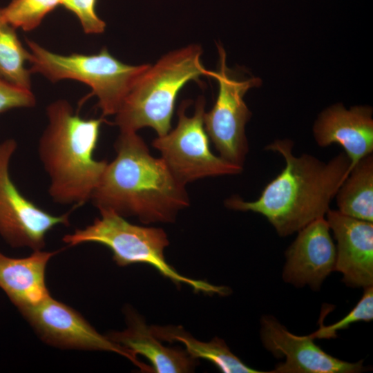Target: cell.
I'll return each mask as SVG.
<instances>
[{
  "label": "cell",
  "instance_id": "1",
  "mask_svg": "<svg viewBox=\"0 0 373 373\" xmlns=\"http://www.w3.org/2000/svg\"><path fill=\"white\" fill-rule=\"evenodd\" d=\"M293 148L289 139L276 140L265 147L281 155L285 164L256 200L245 201L236 195L225 201L229 209L262 215L281 237L325 217L350 165L345 153L325 162L307 153L296 156Z\"/></svg>",
  "mask_w": 373,
  "mask_h": 373
},
{
  "label": "cell",
  "instance_id": "2",
  "mask_svg": "<svg viewBox=\"0 0 373 373\" xmlns=\"http://www.w3.org/2000/svg\"><path fill=\"white\" fill-rule=\"evenodd\" d=\"M115 149L116 156L107 163L91 196L93 204L145 224L173 222L189 205L185 185L161 157L151 154L137 132L120 131Z\"/></svg>",
  "mask_w": 373,
  "mask_h": 373
},
{
  "label": "cell",
  "instance_id": "3",
  "mask_svg": "<svg viewBox=\"0 0 373 373\" xmlns=\"http://www.w3.org/2000/svg\"><path fill=\"white\" fill-rule=\"evenodd\" d=\"M46 115L38 155L50 179L48 193L57 204L79 207L90 200L108 163L94 157L103 119L80 117L64 99L50 104Z\"/></svg>",
  "mask_w": 373,
  "mask_h": 373
},
{
  "label": "cell",
  "instance_id": "4",
  "mask_svg": "<svg viewBox=\"0 0 373 373\" xmlns=\"http://www.w3.org/2000/svg\"><path fill=\"white\" fill-rule=\"evenodd\" d=\"M202 49L191 44L171 51L145 70L132 87L115 114L120 131L137 132L144 127L157 136L171 129L175 103L180 90L189 82L209 77L202 64Z\"/></svg>",
  "mask_w": 373,
  "mask_h": 373
},
{
  "label": "cell",
  "instance_id": "5",
  "mask_svg": "<svg viewBox=\"0 0 373 373\" xmlns=\"http://www.w3.org/2000/svg\"><path fill=\"white\" fill-rule=\"evenodd\" d=\"M99 212L100 217L91 224L65 235L63 241L70 247L87 242L102 245L112 251L113 258L119 266L148 264L176 285H188L197 292L221 296L229 293L226 287L187 278L169 265L164 255L169 242L162 229L131 224L112 211Z\"/></svg>",
  "mask_w": 373,
  "mask_h": 373
},
{
  "label": "cell",
  "instance_id": "6",
  "mask_svg": "<svg viewBox=\"0 0 373 373\" xmlns=\"http://www.w3.org/2000/svg\"><path fill=\"white\" fill-rule=\"evenodd\" d=\"M30 50L28 61L31 73H41L52 82L71 79L82 82L98 99L103 116L115 115L126 95L150 64L129 65L113 57L103 48L93 55L52 52L26 39Z\"/></svg>",
  "mask_w": 373,
  "mask_h": 373
},
{
  "label": "cell",
  "instance_id": "7",
  "mask_svg": "<svg viewBox=\"0 0 373 373\" xmlns=\"http://www.w3.org/2000/svg\"><path fill=\"white\" fill-rule=\"evenodd\" d=\"M188 101L178 109L177 126L166 135L157 136L152 146L161 153V158L182 184L207 177L237 175L243 167L231 164L212 153L205 131L204 115L205 99L200 96L192 115L186 114Z\"/></svg>",
  "mask_w": 373,
  "mask_h": 373
},
{
  "label": "cell",
  "instance_id": "8",
  "mask_svg": "<svg viewBox=\"0 0 373 373\" xmlns=\"http://www.w3.org/2000/svg\"><path fill=\"white\" fill-rule=\"evenodd\" d=\"M218 68L209 77L218 83V93L213 108L204 115L205 131L224 160L242 166L249 151L245 125L251 112L244 102L245 93L259 85L255 77L240 79L227 67L226 53L218 45Z\"/></svg>",
  "mask_w": 373,
  "mask_h": 373
},
{
  "label": "cell",
  "instance_id": "9",
  "mask_svg": "<svg viewBox=\"0 0 373 373\" xmlns=\"http://www.w3.org/2000/svg\"><path fill=\"white\" fill-rule=\"evenodd\" d=\"M17 148L14 139L0 142V236L12 247L40 250L49 231L59 224H70V213L52 215L21 193L10 173Z\"/></svg>",
  "mask_w": 373,
  "mask_h": 373
},
{
  "label": "cell",
  "instance_id": "10",
  "mask_svg": "<svg viewBox=\"0 0 373 373\" xmlns=\"http://www.w3.org/2000/svg\"><path fill=\"white\" fill-rule=\"evenodd\" d=\"M19 312L48 344L62 348L115 352L143 372H152V368L140 362L132 352L99 334L76 310L50 296Z\"/></svg>",
  "mask_w": 373,
  "mask_h": 373
},
{
  "label": "cell",
  "instance_id": "11",
  "mask_svg": "<svg viewBox=\"0 0 373 373\" xmlns=\"http://www.w3.org/2000/svg\"><path fill=\"white\" fill-rule=\"evenodd\" d=\"M260 339L266 350L285 361L271 373H356L364 370L363 361L350 363L323 351L309 335L297 336L271 316L261 319Z\"/></svg>",
  "mask_w": 373,
  "mask_h": 373
},
{
  "label": "cell",
  "instance_id": "12",
  "mask_svg": "<svg viewBox=\"0 0 373 373\" xmlns=\"http://www.w3.org/2000/svg\"><path fill=\"white\" fill-rule=\"evenodd\" d=\"M298 234L285 251V282L296 287L320 289L324 280L335 270L336 246L325 218L312 221Z\"/></svg>",
  "mask_w": 373,
  "mask_h": 373
},
{
  "label": "cell",
  "instance_id": "13",
  "mask_svg": "<svg viewBox=\"0 0 373 373\" xmlns=\"http://www.w3.org/2000/svg\"><path fill=\"white\" fill-rule=\"evenodd\" d=\"M326 220L336 241L335 270L351 287L373 285V222L327 212Z\"/></svg>",
  "mask_w": 373,
  "mask_h": 373
},
{
  "label": "cell",
  "instance_id": "14",
  "mask_svg": "<svg viewBox=\"0 0 373 373\" xmlns=\"http://www.w3.org/2000/svg\"><path fill=\"white\" fill-rule=\"evenodd\" d=\"M319 146L341 145L350 159L349 173L363 157L373 152L372 109L357 106L347 109L341 104L324 110L313 128Z\"/></svg>",
  "mask_w": 373,
  "mask_h": 373
},
{
  "label": "cell",
  "instance_id": "15",
  "mask_svg": "<svg viewBox=\"0 0 373 373\" xmlns=\"http://www.w3.org/2000/svg\"><path fill=\"white\" fill-rule=\"evenodd\" d=\"M57 253L40 249L28 257L12 258L0 251V289L19 311L50 296L45 273L48 261Z\"/></svg>",
  "mask_w": 373,
  "mask_h": 373
},
{
  "label": "cell",
  "instance_id": "16",
  "mask_svg": "<svg viewBox=\"0 0 373 373\" xmlns=\"http://www.w3.org/2000/svg\"><path fill=\"white\" fill-rule=\"evenodd\" d=\"M127 328L111 332L107 336L132 352L146 357L152 365L153 372L173 373L191 372L197 364L186 351L164 346L153 334L150 327L131 309H126Z\"/></svg>",
  "mask_w": 373,
  "mask_h": 373
},
{
  "label": "cell",
  "instance_id": "17",
  "mask_svg": "<svg viewBox=\"0 0 373 373\" xmlns=\"http://www.w3.org/2000/svg\"><path fill=\"white\" fill-rule=\"evenodd\" d=\"M153 334L160 340L182 343L186 351L194 358H203L213 363L224 373H262L244 363L235 356L224 341L214 338L210 342H201L180 326H151Z\"/></svg>",
  "mask_w": 373,
  "mask_h": 373
},
{
  "label": "cell",
  "instance_id": "18",
  "mask_svg": "<svg viewBox=\"0 0 373 373\" xmlns=\"http://www.w3.org/2000/svg\"><path fill=\"white\" fill-rule=\"evenodd\" d=\"M334 198L341 213L373 222L372 153L354 166Z\"/></svg>",
  "mask_w": 373,
  "mask_h": 373
},
{
  "label": "cell",
  "instance_id": "19",
  "mask_svg": "<svg viewBox=\"0 0 373 373\" xmlns=\"http://www.w3.org/2000/svg\"><path fill=\"white\" fill-rule=\"evenodd\" d=\"M30 52L19 41L15 28L0 15V80L30 90V71L25 67Z\"/></svg>",
  "mask_w": 373,
  "mask_h": 373
},
{
  "label": "cell",
  "instance_id": "20",
  "mask_svg": "<svg viewBox=\"0 0 373 373\" xmlns=\"http://www.w3.org/2000/svg\"><path fill=\"white\" fill-rule=\"evenodd\" d=\"M60 5L61 0H12L6 7L0 8V15L15 29L30 31Z\"/></svg>",
  "mask_w": 373,
  "mask_h": 373
},
{
  "label": "cell",
  "instance_id": "21",
  "mask_svg": "<svg viewBox=\"0 0 373 373\" xmlns=\"http://www.w3.org/2000/svg\"><path fill=\"white\" fill-rule=\"evenodd\" d=\"M373 318V287L364 288V292L355 307L342 319L328 325H321L318 330L309 334L315 338H332L337 336V332L346 329L352 323L365 321Z\"/></svg>",
  "mask_w": 373,
  "mask_h": 373
},
{
  "label": "cell",
  "instance_id": "22",
  "mask_svg": "<svg viewBox=\"0 0 373 373\" xmlns=\"http://www.w3.org/2000/svg\"><path fill=\"white\" fill-rule=\"evenodd\" d=\"M96 3L97 0H61V6L77 17L87 34L102 33L106 28L95 11Z\"/></svg>",
  "mask_w": 373,
  "mask_h": 373
},
{
  "label": "cell",
  "instance_id": "23",
  "mask_svg": "<svg viewBox=\"0 0 373 373\" xmlns=\"http://www.w3.org/2000/svg\"><path fill=\"white\" fill-rule=\"evenodd\" d=\"M35 104V97L31 90L0 80V113L13 108H30Z\"/></svg>",
  "mask_w": 373,
  "mask_h": 373
}]
</instances>
